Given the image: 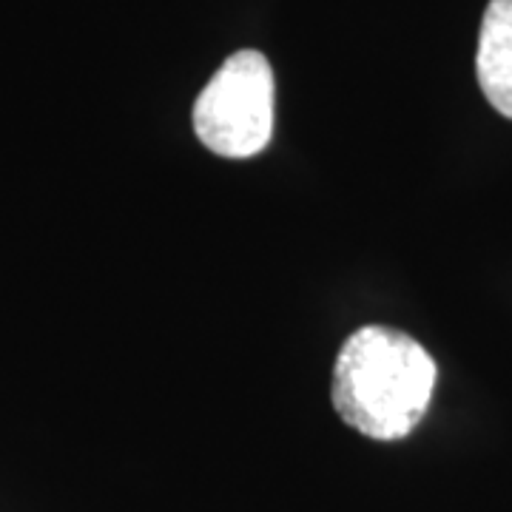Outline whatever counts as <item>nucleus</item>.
Here are the masks:
<instances>
[{
	"label": "nucleus",
	"mask_w": 512,
	"mask_h": 512,
	"mask_svg": "<svg viewBox=\"0 0 512 512\" xmlns=\"http://www.w3.org/2000/svg\"><path fill=\"white\" fill-rule=\"evenodd\" d=\"M436 362L404 330L365 325L350 333L333 367V407L342 421L376 441L410 436L424 419Z\"/></svg>",
	"instance_id": "1"
},
{
	"label": "nucleus",
	"mask_w": 512,
	"mask_h": 512,
	"mask_svg": "<svg viewBox=\"0 0 512 512\" xmlns=\"http://www.w3.org/2000/svg\"><path fill=\"white\" fill-rule=\"evenodd\" d=\"M274 69L268 57L242 49L222 63L194 103V131L208 151L248 160L274 134Z\"/></svg>",
	"instance_id": "2"
},
{
	"label": "nucleus",
	"mask_w": 512,
	"mask_h": 512,
	"mask_svg": "<svg viewBox=\"0 0 512 512\" xmlns=\"http://www.w3.org/2000/svg\"><path fill=\"white\" fill-rule=\"evenodd\" d=\"M476 74L487 103L512 120V0H490L484 12Z\"/></svg>",
	"instance_id": "3"
}]
</instances>
